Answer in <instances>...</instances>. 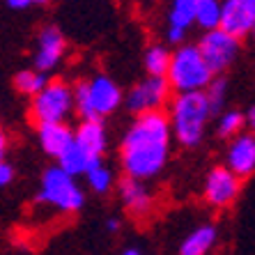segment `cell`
<instances>
[{"label":"cell","instance_id":"obj_4","mask_svg":"<svg viewBox=\"0 0 255 255\" xmlns=\"http://www.w3.org/2000/svg\"><path fill=\"white\" fill-rule=\"evenodd\" d=\"M74 92V108L81 115L83 122H104L106 115H111L122 104V90L108 76H95L90 81H81Z\"/></svg>","mask_w":255,"mask_h":255},{"label":"cell","instance_id":"obj_2","mask_svg":"<svg viewBox=\"0 0 255 255\" xmlns=\"http://www.w3.org/2000/svg\"><path fill=\"white\" fill-rule=\"evenodd\" d=\"M108 147V136L104 122H81L74 131V142L65 154L58 159V166L76 177V175H88L92 168L104 163V152Z\"/></svg>","mask_w":255,"mask_h":255},{"label":"cell","instance_id":"obj_19","mask_svg":"<svg viewBox=\"0 0 255 255\" xmlns=\"http://www.w3.org/2000/svg\"><path fill=\"white\" fill-rule=\"evenodd\" d=\"M221 23V2L216 0H196V25L202 30H219Z\"/></svg>","mask_w":255,"mask_h":255},{"label":"cell","instance_id":"obj_26","mask_svg":"<svg viewBox=\"0 0 255 255\" xmlns=\"http://www.w3.org/2000/svg\"><path fill=\"white\" fill-rule=\"evenodd\" d=\"M244 122H246V127H249L251 136H255V106L249 108V113H244Z\"/></svg>","mask_w":255,"mask_h":255},{"label":"cell","instance_id":"obj_11","mask_svg":"<svg viewBox=\"0 0 255 255\" xmlns=\"http://www.w3.org/2000/svg\"><path fill=\"white\" fill-rule=\"evenodd\" d=\"M242 189V179L237 175H232L226 166H216L209 170L207 179H205V200L212 207H228L235 202Z\"/></svg>","mask_w":255,"mask_h":255},{"label":"cell","instance_id":"obj_31","mask_svg":"<svg viewBox=\"0 0 255 255\" xmlns=\"http://www.w3.org/2000/svg\"><path fill=\"white\" fill-rule=\"evenodd\" d=\"M253 39H255V28H253Z\"/></svg>","mask_w":255,"mask_h":255},{"label":"cell","instance_id":"obj_21","mask_svg":"<svg viewBox=\"0 0 255 255\" xmlns=\"http://www.w3.org/2000/svg\"><path fill=\"white\" fill-rule=\"evenodd\" d=\"M244 127H246V122H244V113H239V111H226V113L219 118L216 133H219V138L228 140V138H237L239 133H242Z\"/></svg>","mask_w":255,"mask_h":255},{"label":"cell","instance_id":"obj_10","mask_svg":"<svg viewBox=\"0 0 255 255\" xmlns=\"http://www.w3.org/2000/svg\"><path fill=\"white\" fill-rule=\"evenodd\" d=\"M168 95H170V85L166 78L147 76L136 88H131V92L127 95V106L138 115L159 113L161 106L168 101Z\"/></svg>","mask_w":255,"mask_h":255},{"label":"cell","instance_id":"obj_28","mask_svg":"<svg viewBox=\"0 0 255 255\" xmlns=\"http://www.w3.org/2000/svg\"><path fill=\"white\" fill-rule=\"evenodd\" d=\"M5 152H7V138H5V133L0 131V161H5Z\"/></svg>","mask_w":255,"mask_h":255},{"label":"cell","instance_id":"obj_8","mask_svg":"<svg viewBox=\"0 0 255 255\" xmlns=\"http://www.w3.org/2000/svg\"><path fill=\"white\" fill-rule=\"evenodd\" d=\"M198 51H200L202 60L207 62L214 76H221L237 58L239 42L232 39L230 35H226L223 30H212V32L202 35V39L198 42Z\"/></svg>","mask_w":255,"mask_h":255},{"label":"cell","instance_id":"obj_23","mask_svg":"<svg viewBox=\"0 0 255 255\" xmlns=\"http://www.w3.org/2000/svg\"><path fill=\"white\" fill-rule=\"evenodd\" d=\"M85 177H88V184H90V189L95 191V193H108L111 186H113V172L108 170L104 163L97 166V168H92Z\"/></svg>","mask_w":255,"mask_h":255},{"label":"cell","instance_id":"obj_12","mask_svg":"<svg viewBox=\"0 0 255 255\" xmlns=\"http://www.w3.org/2000/svg\"><path fill=\"white\" fill-rule=\"evenodd\" d=\"M65 35L60 32L58 25H46V28L39 32V39H37V51H35V71L39 74H46V71L55 69L58 62L65 55Z\"/></svg>","mask_w":255,"mask_h":255},{"label":"cell","instance_id":"obj_16","mask_svg":"<svg viewBox=\"0 0 255 255\" xmlns=\"http://www.w3.org/2000/svg\"><path fill=\"white\" fill-rule=\"evenodd\" d=\"M214 244H216V228L200 226L182 242L179 255H207Z\"/></svg>","mask_w":255,"mask_h":255},{"label":"cell","instance_id":"obj_1","mask_svg":"<svg viewBox=\"0 0 255 255\" xmlns=\"http://www.w3.org/2000/svg\"><path fill=\"white\" fill-rule=\"evenodd\" d=\"M170 136L168 115L161 111L138 115L120 142V161L127 177L142 182L159 175L170 156Z\"/></svg>","mask_w":255,"mask_h":255},{"label":"cell","instance_id":"obj_17","mask_svg":"<svg viewBox=\"0 0 255 255\" xmlns=\"http://www.w3.org/2000/svg\"><path fill=\"white\" fill-rule=\"evenodd\" d=\"M196 23V0H175L168 12V28L186 30Z\"/></svg>","mask_w":255,"mask_h":255},{"label":"cell","instance_id":"obj_5","mask_svg":"<svg viewBox=\"0 0 255 255\" xmlns=\"http://www.w3.org/2000/svg\"><path fill=\"white\" fill-rule=\"evenodd\" d=\"M166 81L170 90H177L179 95L205 92V88L214 81V74L202 60L198 46H182L170 55Z\"/></svg>","mask_w":255,"mask_h":255},{"label":"cell","instance_id":"obj_13","mask_svg":"<svg viewBox=\"0 0 255 255\" xmlns=\"http://www.w3.org/2000/svg\"><path fill=\"white\" fill-rule=\"evenodd\" d=\"M226 161H228L226 168L232 175H237L239 179L253 175L255 172V136L239 133L237 138H232Z\"/></svg>","mask_w":255,"mask_h":255},{"label":"cell","instance_id":"obj_30","mask_svg":"<svg viewBox=\"0 0 255 255\" xmlns=\"http://www.w3.org/2000/svg\"><path fill=\"white\" fill-rule=\"evenodd\" d=\"M122 255H142V253H140V251H138V249H127Z\"/></svg>","mask_w":255,"mask_h":255},{"label":"cell","instance_id":"obj_15","mask_svg":"<svg viewBox=\"0 0 255 255\" xmlns=\"http://www.w3.org/2000/svg\"><path fill=\"white\" fill-rule=\"evenodd\" d=\"M37 136H39V145L44 152L53 159H60L74 142V129L67 127L65 122L62 125H44L37 127Z\"/></svg>","mask_w":255,"mask_h":255},{"label":"cell","instance_id":"obj_25","mask_svg":"<svg viewBox=\"0 0 255 255\" xmlns=\"http://www.w3.org/2000/svg\"><path fill=\"white\" fill-rule=\"evenodd\" d=\"M37 5H46V2H37V0H7L9 9H30V7H37Z\"/></svg>","mask_w":255,"mask_h":255},{"label":"cell","instance_id":"obj_14","mask_svg":"<svg viewBox=\"0 0 255 255\" xmlns=\"http://www.w3.org/2000/svg\"><path fill=\"white\" fill-rule=\"evenodd\" d=\"M118 193H120V200H122L125 209L131 212L133 216H145V214L152 212V193L138 179L125 175L118 182Z\"/></svg>","mask_w":255,"mask_h":255},{"label":"cell","instance_id":"obj_18","mask_svg":"<svg viewBox=\"0 0 255 255\" xmlns=\"http://www.w3.org/2000/svg\"><path fill=\"white\" fill-rule=\"evenodd\" d=\"M170 51L161 44H154L145 51V69H147V76L154 78H166L168 67H170Z\"/></svg>","mask_w":255,"mask_h":255},{"label":"cell","instance_id":"obj_22","mask_svg":"<svg viewBox=\"0 0 255 255\" xmlns=\"http://www.w3.org/2000/svg\"><path fill=\"white\" fill-rule=\"evenodd\" d=\"M226 92H228V81L223 76H214V81L205 88V99H207L212 113H219L221 111L223 99H226Z\"/></svg>","mask_w":255,"mask_h":255},{"label":"cell","instance_id":"obj_29","mask_svg":"<svg viewBox=\"0 0 255 255\" xmlns=\"http://www.w3.org/2000/svg\"><path fill=\"white\" fill-rule=\"evenodd\" d=\"M106 230L108 232H118L120 230V221L118 219H108L106 221Z\"/></svg>","mask_w":255,"mask_h":255},{"label":"cell","instance_id":"obj_3","mask_svg":"<svg viewBox=\"0 0 255 255\" xmlns=\"http://www.w3.org/2000/svg\"><path fill=\"white\" fill-rule=\"evenodd\" d=\"M212 111L205 99V92H186L177 95L170 108V133H175L177 142L184 147H196L202 140Z\"/></svg>","mask_w":255,"mask_h":255},{"label":"cell","instance_id":"obj_20","mask_svg":"<svg viewBox=\"0 0 255 255\" xmlns=\"http://www.w3.org/2000/svg\"><path fill=\"white\" fill-rule=\"evenodd\" d=\"M46 83H48L46 76L35 69H23L14 76V88H16L21 95H28V97H37L46 88Z\"/></svg>","mask_w":255,"mask_h":255},{"label":"cell","instance_id":"obj_24","mask_svg":"<svg viewBox=\"0 0 255 255\" xmlns=\"http://www.w3.org/2000/svg\"><path fill=\"white\" fill-rule=\"evenodd\" d=\"M12 179H14V168L7 161H0V186L12 184Z\"/></svg>","mask_w":255,"mask_h":255},{"label":"cell","instance_id":"obj_9","mask_svg":"<svg viewBox=\"0 0 255 255\" xmlns=\"http://www.w3.org/2000/svg\"><path fill=\"white\" fill-rule=\"evenodd\" d=\"M255 28V0H226L221 2V23L223 30L232 39L242 42L244 37L253 35Z\"/></svg>","mask_w":255,"mask_h":255},{"label":"cell","instance_id":"obj_27","mask_svg":"<svg viewBox=\"0 0 255 255\" xmlns=\"http://www.w3.org/2000/svg\"><path fill=\"white\" fill-rule=\"evenodd\" d=\"M186 37V32L182 30H175V28H168V42L170 44H182V39Z\"/></svg>","mask_w":255,"mask_h":255},{"label":"cell","instance_id":"obj_7","mask_svg":"<svg viewBox=\"0 0 255 255\" xmlns=\"http://www.w3.org/2000/svg\"><path fill=\"white\" fill-rule=\"evenodd\" d=\"M37 200L44 205L60 209V212H78L85 205V196L76 179L67 175L60 166H51L42 175V189L37 193Z\"/></svg>","mask_w":255,"mask_h":255},{"label":"cell","instance_id":"obj_6","mask_svg":"<svg viewBox=\"0 0 255 255\" xmlns=\"http://www.w3.org/2000/svg\"><path fill=\"white\" fill-rule=\"evenodd\" d=\"M74 111V92L65 81H48L46 88L30 101V118L37 127L62 125Z\"/></svg>","mask_w":255,"mask_h":255}]
</instances>
